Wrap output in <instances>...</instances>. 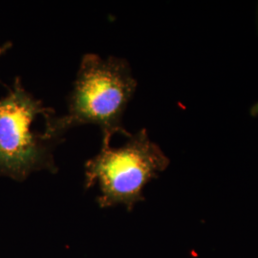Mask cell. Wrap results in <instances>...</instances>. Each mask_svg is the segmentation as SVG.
<instances>
[{
	"instance_id": "cell-1",
	"label": "cell",
	"mask_w": 258,
	"mask_h": 258,
	"mask_svg": "<svg viewBox=\"0 0 258 258\" xmlns=\"http://www.w3.org/2000/svg\"><path fill=\"white\" fill-rule=\"evenodd\" d=\"M51 110L16 78L0 98V176L24 181L39 169L55 170L53 150L66 133L59 116L55 114L43 130L34 127Z\"/></svg>"
},
{
	"instance_id": "cell-2",
	"label": "cell",
	"mask_w": 258,
	"mask_h": 258,
	"mask_svg": "<svg viewBox=\"0 0 258 258\" xmlns=\"http://www.w3.org/2000/svg\"><path fill=\"white\" fill-rule=\"evenodd\" d=\"M137 88L126 59L96 54L83 56L72 92L68 98V112L59 116L65 130L83 124L100 126L102 148L110 147L116 134L129 138L122 118Z\"/></svg>"
},
{
	"instance_id": "cell-3",
	"label": "cell",
	"mask_w": 258,
	"mask_h": 258,
	"mask_svg": "<svg viewBox=\"0 0 258 258\" xmlns=\"http://www.w3.org/2000/svg\"><path fill=\"white\" fill-rule=\"evenodd\" d=\"M120 148H102L85 163V187L98 184L102 208L122 205L131 211L145 200V186L169 166V159L148 137L147 129L139 130Z\"/></svg>"
},
{
	"instance_id": "cell-4",
	"label": "cell",
	"mask_w": 258,
	"mask_h": 258,
	"mask_svg": "<svg viewBox=\"0 0 258 258\" xmlns=\"http://www.w3.org/2000/svg\"><path fill=\"white\" fill-rule=\"evenodd\" d=\"M12 46H13V43L10 42V41L6 42V43L3 44V45H0V55L5 54Z\"/></svg>"
},
{
	"instance_id": "cell-5",
	"label": "cell",
	"mask_w": 258,
	"mask_h": 258,
	"mask_svg": "<svg viewBox=\"0 0 258 258\" xmlns=\"http://www.w3.org/2000/svg\"><path fill=\"white\" fill-rule=\"evenodd\" d=\"M249 114L252 116V117H256L258 116V102L256 103H254L252 106H251V108H250V110H249Z\"/></svg>"
},
{
	"instance_id": "cell-6",
	"label": "cell",
	"mask_w": 258,
	"mask_h": 258,
	"mask_svg": "<svg viewBox=\"0 0 258 258\" xmlns=\"http://www.w3.org/2000/svg\"><path fill=\"white\" fill-rule=\"evenodd\" d=\"M257 19H258V18H257Z\"/></svg>"
}]
</instances>
